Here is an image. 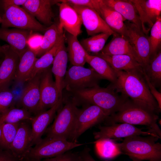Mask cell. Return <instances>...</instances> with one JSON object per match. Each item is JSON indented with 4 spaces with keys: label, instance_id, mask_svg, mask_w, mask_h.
Returning <instances> with one entry per match:
<instances>
[{
    "label": "cell",
    "instance_id": "cell-1",
    "mask_svg": "<svg viewBox=\"0 0 161 161\" xmlns=\"http://www.w3.org/2000/svg\"><path fill=\"white\" fill-rule=\"evenodd\" d=\"M114 71L116 80L111 84L117 93L148 111L157 114L160 112L161 109L150 92L143 71Z\"/></svg>",
    "mask_w": 161,
    "mask_h": 161
},
{
    "label": "cell",
    "instance_id": "cell-2",
    "mask_svg": "<svg viewBox=\"0 0 161 161\" xmlns=\"http://www.w3.org/2000/svg\"><path fill=\"white\" fill-rule=\"evenodd\" d=\"M68 92L78 105L81 103L96 106L109 116L117 112L128 99L118 95L111 84L106 88L98 85Z\"/></svg>",
    "mask_w": 161,
    "mask_h": 161
},
{
    "label": "cell",
    "instance_id": "cell-3",
    "mask_svg": "<svg viewBox=\"0 0 161 161\" xmlns=\"http://www.w3.org/2000/svg\"><path fill=\"white\" fill-rule=\"evenodd\" d=\"M158 114L134 103L128 99L120 110L108 116L104 121L107 125L117 123L143 125L147 131L157 135L160 139L161 130L157 123Z\"/></svg>",
    "mask_w": 161,
    "mask_h": 161
},
{
    "label": "cell",
    "instance_id": "cell-4",
    "mask_svg": "<svg viewBox=\"0 0 161 161\" xmlns=\"http://www.w3.org/2000/svg\"><path fill=\"white\" fill-rule=\"evenodd\" d=\"M134 135L124 138L118 145L122 154L133 161H161V144L159 138L149 135Z\"/></svg>",
    "mask_w": 161,
    "mask_h": 161
},
{
    "label": "cell",
    "instance_id": "cell-5",
    "mask_svg": "<svg viewBox=\"0 0 161 161\" xmlns=\"http://www.w3.org/2000/svg\"><path fill=\"white\" fill-rule=\"evenodd\" d=\"M64 106L60 109L52 124L46 131L47 137L68 140L78 111L77 104L69 97H62Z\"/></svg>",
    "mask_w": 161,
    "mask_h": 161
},
{
    "label": "cell",
    "instance_id": "cell-6",
    "mask_svg": "<svg viewBox=\"0 0 161 161\" xmlns=\"http://www.w3.org/2000/svg\"><path fill=\"white\" fill-rule=\"evenodd\" d=\"M84 144L63 138L47 137L32 148L26 158L40 160L51 158Z\"/></svg>",
    "mask_w": 161,
    "mask_h": 161
},
{
    "label": "cell",
    "instance_id": "cell-7",
    "mask_svg": "<svg viewBox=\"0 0 161 161\" xmlns=\"http://www.w3.org/2000/svg\"><path fill=\"white\" fill-rule=\"evenodd\" d=\"M1 27H13L32 31L45 32L47 28L23 8L19 6L3 7Z\"/></svg>",
    "mask_w": 161,
    "mask_h": 161
},
{
    "label": "cell",
    "instance_id": "cell-8",
    "mask_svg": "<svg viewBox=\"0 0 161 161\" xmlns=\"http://www.w3.org/2000/svg\"><path fill=\"white\" fill-rule=\"evenodd\" d=\"M100 108L86 104L78 109L68 140L77 142L78 138L93 126L104 121L108 117Z\"/></svg>",
    "mask_w": 161,
    "mask_h": 161
},
{
    "label": "cell",
    "instance_id": "cell-9",
    "mask_svg": "<svg viewBox=\"0 0 161 161\" xmlns=\"http://www.w3.org/2000/svg\"><path fill=\"white\" fill-rule=\"evenodd\" d=\"M103 78L92 68L73 66L66 72L63 89L68 92L92 88L98 85Z\"/></svg>",
    "mask_w": 161,
    "mask_h": 161
},
{
    "label": "cell",
    "instance_id": "cell-10",
    "mask_svg": "<svg viewBox=\"0 0 161 161\" xmlns=\"http://www.w3.org/2000/svg\"><path fill=\"white\" fill-rule=\"evenodd\" d=\"M125 29L124 35L134 47L140 59L143 69L148 65L150 57V47L148 36L132 22H124Z\"/></svg>",
    "mask_w": 161,
    "mask_h": 161
},
{
    "label": "cell",
    "instance_id": "cell-11",
    "mask_svg": "<svg viewBox=\"0 0 161 161\" xmlns=\"http://www.w3.org/2000/svg\"><path fill=\"white\" fill-rule=\"evenodd\" d=\"M99 129L98 131L93 133L96 140L107 138L115 140L134 135H150L160 139L155 134L147 131H143V128H138L127 123H117L100 126L99 127Z\"/></svg>",
    "mask_w": 161,
    "mask_h": 161
},
{
    "label": "cell",
    "instance_id": "cell-12",
    "mask_svg": "<svg viewBox=\"0 0 161 161\" xmlns=\"http://www.w3.org/2000/svg\"><path fill=\"white\" fill-rule=\"evenodd\" d=\"M40 99L35 114L46 111L54 106L60 99L58 90L53 80L50 68L41 74L40 80Z\"/></svg>",
    "mask_w": 161,
    "mask_h": 161
},
{
    "label": "cell",
    "instance_id": "cell-13",
    "mask_svg": "<svg viewBox=\"0 0 161 161\" xmlns=\"http://www.w3.org/2000/svg\"><path fill=\"white\" fill-rule=\"evenodd\" d=\"M69 4L79 15L88 35L92 36L102 33L111 35L117 34L109 27L93 9L84 6Z\"/></svg>",
    "mask_w": 161,
    "mask_h": 161
},
{
    "label": "cell",
    "instance_id": "cell-14",
    "mask_svg": "<svg viewBox=\"0 0 161 161\" xmlns=\"http://www.w3.org/2000/svg\"><path fill=\"white\" fill-rule=\"evenodd\" d=\"M138 13L142 30L147 35L154 24L161 16V0H131Z\"/></svg>",
    "mask_w": 161,
    "mask_h": 161
},
{
    "label": "cell",
    "instance_id": "cell-15",
    "mask_svg": "<svg viewBox=\"0 0 161 161\" xmlns=\"http://www.w3.org/2000/svg\"><path fill=\"white\" fill-rule=\"evenodd\" d=\"M32 145V128L29 122H20L9 150L21 160L26 158Z\"/></svg>",
    "mask_w": 161,
    "mask_h": 161
},
{
    "label": "cell",
    "instance_id": "cell-16",
    "mask_svg": "<svg viewBox=\"0 0 161 161\" xmlns=\"http://www.w3.org/2000/svg\"><path fill=\"white\" fill-rule=\"evenodd\" d=\"M92 9L114 32L124 36L126 20L120 14L106 5L103 0H92Z\"/></svg>",
    "mask_w": 161,
    "mask_h": 161
},
{
    "label": "cell",
    "instance_id": "cell-17",
    "mask_svg": "<svg viewBox=\"0 0 161 161\" xmlns=\"http://www.w3.org/2000/svg\"><path fill=\"white\" fill-rule=\"evenodd\" d=\"M4 58L0 65V89L7 87L15 78L19 60L18 55L9 45L2 46Z\"/></svg>",
    "mask_w": 161,
    "mask_h": 161
},
{
    "label": "cell",
    "instance_id": "cell-18",
    "mask_svg": "<svg viewBox=\"0 0 161 161\" xmlns=\"http://www.w3.org/2000/svg\"><path fill=\"white\" fill-rule=\"evenodd\" d=\"M59 6L60 29H64L69 33L75 36L82 32V24L81 18L77 11L69 4L61 2Z\"/></svg>",
    "mask_w": 161,
    "mask_h": 161
},
{
    "label": "cell",
    "instance_id": "cell-19",
    "mask_svg": "<svg viewBox=\"0 0 161 161\" xmlns=\"http://www.w3.org/2000/svg\"><path fill=\"white\" fill-rule=\"evenodd\" d=\"M62 97L53 107L47 110L36 114L31 122L32 145H35L41 139V137L53 119L56 112L63 104Z\"/></svg>",
    "mask_w": 161,
    "mask_h": 161
},
{
    "label": "cell",
    "instance_id": "cell-20",
    "mask_svg": "<svg viewBox=\"0 0 161 161\" xmlns=\"http://www.w3.org/2000/svg\"><path fill=\"white\" fill-rule=\"evenodd\" d=\"M33 31L19 29L0 28V39L7 42L19 57L28 47L27 41Z\"/></svg>",
    "mask_w": 161,
    "mask_h": 161
},
{
    "label": "cell",
    "instance_id": "cell-21",
    "mask_svg": "<svg viewBox=\"0 0 161 161\" xmlns=\"http://www.w3.org/2000/svg\"><path fill=\"white\" fill-rule=\"evenodd\" d=\"M41 73L28 81L20 99L22 108L31 113L36 114L40 99V80Z\"/></svg>",
    "mask_w": 161,
    "mask_h": 161
},
{
    "label": "cell",
    "instance_id": "cell-22",
    "mask_svg": "<svg viewBox=\"0 0 161 161\" xmlns=\"http://www.w3.org/2000/svg\"><path fill=\"white\" fill-rule=\"evenodd\" d=\"M52 0H26L22 8L31 15L36 17L46 25L53 24L55 15L52 11Z\"/></svg>",
    "mask_w": 161,
    "mask_h": 161
},
{
    "label": "cell",
    "instance_id": "cell-23",
    "mask_svg": "<svg viewBox=\"0 0 161 161\" xmlns=\"http://www.w3.org/2000/svg\"><path fill=\"white\" fill-rule=\"evenodd\" d=\"M100 52L109 55H128L142 65L134 47L129 41L125 37L117 34L113 35L111 40Z\"/></svg>",
    "mask_w": 161,
    "mask_h": 161
},
{
    "label": "cell",
    "instance_id": "cell-24",
    "mask_svg": "<svg viewBox=\"0 0 161 161\" xmlns=\"http://www.w3.org/2000/svg\"><path fill=\"white\" fill-rule=\"evenodd\" d=\"M65 38L62 41L55 57L51 72L55 78L60 97H62L64 78L66 72L68 55L64 44Z\"/></svg>",
    "mask_w": 161,
    "mask_h": 161
},
{
    "label": "cell",
    "instance_id": "cell-25",
    "mask_svg": "<svg viewBox=\"0 0 161 161\" xmlns=\"http://www.w3.org/2000/svg\"><path fill=\"white\" fill-rule=\"evenodd\" d=\"M92 55L99 56L105 60L114 70L143 71L142 65L128 55H109L100 52Z\"/></svg>",
    "mask_w": 161,
    "mask_h": 161
},
{
    "label": "cell",
    "instance_id": "cell-26",
    "mask_svg": "<svg viewBox=\"0 0 161 161\" xmlns=\"http://www.w3.org/2000/svg\"><path fill=\"white\" fill-rule=\"evenodd\" d=\"M107 6L142 30L141 22L137 11L131 0H103Z\"/></svg>",
    "mask_w": 161,
    "mask_h": 161
},
{
    "label": "cell",
    "instance_id": "cell-27",
    "mask_svg": "<svg viewBox=\"0 0 161 161\" xmlns=\"http://www.w3.org/2000/svg\"><path fill=\"white\" fill-rule=\"evenodd\" d=\"M37 57L36 51L29 47L20 57L14 78L16 80L23 82L28 81Z\"/></svg>",
    "mask_w": 161,
    "mask_h": 161
},
{
    "label": "cell",
    "instance_id": "cell-28",
    "mask_svg": "<svg viewBox=\"0 0 161 161\" xmlns=\"http://www.w3.org/2000/svg\"><path fill=\"white\" fill-rule=\"evenodd\" d=\"M67 50L69 61L73 66H83L89 54L78 41L77 37L69 33L66 35Z\"/></svg>",
    "mask_w": 161,
    "mask_h": 161
},
{
    "label": "cell",
    "instance_id": "cell-29",
    "mask_svg": "<svg viewBox=\"0 0 161 161\" xmlns=\"http://www.w3.org/2000/svg\"><path fill=\"white\" fill-rule=\"evenodd\" d=\"M64 34L63 29L58 24L53 23L47 28L41 44L36 51L37 56L40 57L50 50Z\"/></svg>",
    "mask_w": 161,
    "mask_h": 161
},
{
    "label": "cell",
    "instance_id": "cell-30",
    "mask_svg": "<svg viewBox=\"0 0 161 161\" xmlns=\"http://www.w3.org/2000/svg\"><path fill=\"white\" fill-rule=\"evenodd\" d=\"M86 62L103 79L107 80L111 83H113L115 81L117 77L114 70L103 58L89 54L86 56Z\"/></svg>",
    "mask_w": 161,
    "mask_h": 161
},
{
    "label": "cell",
    "instance_id": "cell-31",
    "mask_svg": "<svg viewBox=\"0 0 161 161\" xmlns=\"http://www.w3.org/2000/svg\"><path fill=\"white\" fill-rule=\"evenodd\" d=\"M65 38L64 34L50 50L41 56L40 58H37L34 64L28 81L38 74L50 68V66L53 63L56 52L61 42Z\"/></svg>",
    "mask_w": 161,
    "mask_h": 161
},
{
    "label": "cell",
    "instance_id": "cell-32",
    "mask_svg": "<svg viewBox=\"0 0 161 161\" xmlns=\"http://www.w3.org/2000/svg\"><path fill=\"white\" fill-rule=\"evenodd\" d=\"M94 143L97 154L103 159H112L122 154L118 143L114 139H102L96 140Z\"/></svg>",
    "mask_w": 161,
    "mask_h": 161
},
{
    "label": "cell",
    "instance_id": "cell-33",
    "mask_svg": "<svg viewBox=\"0 0 161 161\" xmlns=\"http://www.w3.org/2000/svg\"><path fill=\"white\" fill-rule=\"evenodd\" d=\"M151 83L155 87H158L161 83V51L150 58L149 62L143 69Z\"/></svg>",
    "mask_w": 161,
    "mask_h": 161
},
{
    "label": "cell",
    "instance_id": "cell-34",
    "mask_svg": "<svg viewBox=\"0 0 161 161\" xmlns=\"http://www.w3.org/2000/svg\"><path fill=\"white\" fill-rule=\"evenodd\" d=\"M26 109L11 106L0 115V120L4 123H16L23 121L30 122L33 117Z\"/></svg>",
    "mask_w": 161,
    "mask_h": 161
},
{
    "label": "cell",
    "instance_id": "cell-35",
    "mask_svg": "<svg viewBox=\"0 0 161 161\" xmlns=\"http://www.w3.org/2000/svg\"><path fill=\"white\" fill-rule=\"evenodd\" d=\"M110 35H111L107 33H100L83 39L80 43L88 54L89 53L95 54L101 51Z\"/></svg>",
    "mask_w": 161,
    "mask_h": 161
},
{
    "label": "cell",
    "instance_id": "cell-36",
    "mask_svg": "<svg viewBox=\"0 0 161 161\" xmlns=\"http://www.w3.org/2000/svg\"><path fill=\"white\" fill-rule=\"evenodd\" d=\"M20 123H3L0 137V149L9 150L16 134Z\"/></svg>",
    "mask_w": 161,
    "mask_h": 161
},
{
    "label": "cell",
    "instance_id": "cell-37",
    "mask_svg": "<svg viewBox=\"0 0 161 161\" xmlns=\"http://www.w3.org/2000/svg\"><path fill=\"white\" fill-rule=\"evenodd\" d=\"M148 36L150 47V57L156 54L160 50L161 44V17L159 18L151 29Z\"/></svg>",
    "mask_w": 161,
    "mask_h": 161
},
{
    "label": "cell",
    "instance_id": "cell-38",
    "mask_svg": "<svg viewBox=\"0 0 161 161\" xmlns=\"http://www.w3.org/2000/svg\"><path fill=\"white\" fill-rule=\"evenodd\" d=\"M14 96L8 88L0 89V115L12 106Z\"/></svg>",
    "mask_w": 161,
    "mask_h": 161
},
{
    "label": "cell",
    "instance_id": "cell-39",
    "mask_svg": "<svg viewBox=\"0 0 161 161\" xmlns=\"http://www.w3.org/2000/svg\"><path fill=\"white\" fill-rule=\"evenodd\" d=\"M41 161H83L80 152L68 151L63 154Z\"/></svg>",
    "mask_w": 161,
    "mask_h": 161
},
{
    "label": "cell",
    "instance_id": "cell-40",
    "mask_svg": "<svg viewBox=\"0 0 161 161\" xmlns=\"http://www.w3.org/2000/svg\"><path fill=\"white\" fill-rule=\"evenodd\" d=\"M43 35L37 33H33L29 37L27 44L28 47L36 51L40 47Z\"/></svg>",
    "mask_w": 161,
    "mask_h": 161
},
{
    "label": "cell",
    "instance_id": "cell-41",
    "mask_svg": "<svg viewBox=\"0 0 161 161\" xmlns=\"http://www.w3.org/2000/svg\"><path fill=\"white\" fill-rule=\"evenodd\" d=\"M143 74L151 94L157 101L159 108L161 109V93L158 91L156 88L151 83L143 71Z\"/></svg>",
    "mask_w": 161,
    "mask_h": 161
},
{
    "label": "cell",
    "instance_id": "cell-42",
    "mask_svg": "<svg viewBox=\"0 0 161 161\" xmlns=\"http://www.w3.org/2000/svg\"><path fill=\"white\" fill-rule=\"evenodd\" d=\"M21 160L15 156L9 150L0 149V161H20Z\"/></svg>",
    "mask_w": 161,
    "mask_h": 161
},
{
    "label": "cell",
    "instance_id": "cell-43",
    "mask_svg": "<svg viewBox=\"0 0 161 161\" xmlns=\"http://www.w3.org/2000/svg\"><path fill=\"white\" fill-rule=\"evenodd\" d=\"M90 149L88 147H85L80 152L83 161H96L92 157L90 153Z\"/></svg>",
    "mask_w": 161,
    "mask_h": 161
},
{
    "label": "cell",
    "instance_id": "cell-44",
    "mask_svg": "<svg viewBox=\"0 0 161 161\" xmlns=\"http://www.w3.org/2000/svg\"><path fill=\"white\" fill-rule=\"evenodd\" d=\"M26 0H4L2 1L3 7L22 5Z\"/></svg>",
    "mask_w": 161,
    "mask_h": 161
},
{
    "label": "cell",
    "instance_id": "cell-45",
    "mask_svg": "<svg viewBox=\"0 0 161 161\" xmlns=\"http://www.w3.org/2000/svg\"><path fill=\"white\" fill-rule=\"evenodd\" d=\"M3 123V122H2V121L0 120V137L1 134L2 125Z\"/></svg>",
    "mask_w": 161,
    "mask_h": 161
},
{
    "label": "cell",
    "instance_id": "cell-46",
    "mask_svg": "<svg viewBox=\"0 0 161 161\" xmlns=\"http://www.w3.org/2000/svg\"><path fill=\"white\" fill-rule=\"evenodd\" d=\"M28 161H41V160L35 159H29Z\"/></svg>",
    "mask_w": 161,
    "mask_h": 161
},
{
    "label": "cell",
    "instance_id": "cell-47",
    "mask_svg": "<svg viewBox=\"0 0 161 161\" xmlns=\"http://www.w3.org/2000/svg\"><path fill=\"white\" fill-rule=\"evenodd\" d=\"M29 159L27 158L21 160L20 161H28Z\"/></svg>",
    "mask_w": 161,
    "mask_h": 161
},
{
    "label": "cell",
    "instance_id": "cell-48",
    "mask_svg": "<svg viewBox=\"0 0 161 161\" xmlns=\"http://www.w3.org/2000/svg\"><path fill=\"white\" fill-rule=\"evenodd\" d=\"M2 53V48L1 46L0 45V53Z\"/></svg>",
    "mask_w": 161,
    "mask_h": 161
},
{
    "label": "cell",
    "instance_id": "cell-49",
    "mask_svg": "<svg viewBox=\"0 0 161 161\" xmlns=\"http://www.w3.org/2000/svg\"><path fill=\"white\" fill-rule=\"evenodd\" d=\"M2 18H1V16H0V23L1 24V22H2Z\"/></svg>",
    "mask_w": 161,
    "mask_h": 161
},
{
    "label": "cell",
    "instance_id": "cell-50",
    "mask_svg": "<svg viewBox=\"0 0 161 161\" xmlns=\"http://www.w3.org/2000/svg\"><path fill=\"white\" fill-rule=\"evenodd\" d=\"M2 61V60H1L0 61V65L1 62Z\"/></svg>",
    "mask_w": 161,
    "mask_h": 161
}]
</instances>
